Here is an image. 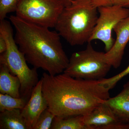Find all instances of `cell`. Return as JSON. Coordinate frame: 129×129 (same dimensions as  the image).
Segmentation results:
<instances>
[{
	"instance_id": "obj_1",
	"label": "cell",
	"mask_w": 129,
	"mask_h": 129,
	"mask_svg": "<svg viewBox=\"0 0 129 129\" xmlns=\"http://www.w3.org/2000/svg\"><path fill=\"white\" fill-rule=\"evenodd\" d=\"M41 79L48 108L56 117L85 115L110 97V89L100 80L77 78L63 73H44Z\"/></svg>"
},
{
	"instance_id": "obj_2",
	"label": "cell",
	"mask_w": 129,
	"mask_h": 129,
	"mask_svg": "<svg viewBox=\"0 0 129 129\" xmlns=\"http://www.w3.org/2000/svg\"><path fill=\"white\" fill-rule=\"evenodd\" d=\"M9 19L15 29L14 39L28 63L49 74L63 73L69 58L63 50L56 31L11 16Z\"/></svg>"
},
{
	"instance_id": "obj_3",
	"label": "cell",
	"mask_w": 129,
	"mask_h": 129,
	"mask_svg": "<svg viewBox=\"0 0 129 129\" xmlns=\"http://www.w3.org/2000/svg\"><path fill=\"white\" fill-rule=\"evenodd\" d=\"M91 0H71L64 7L55 29L72 46L89 42L98 17Z\"/></svg>"
},
{
	"instance_id": "obj_4",
	"label": "cell",
	"mask_w": 129,
	"mask_h": 129,
	"mask_svg": "<svg viewBox=\"0 0 129 129\" xmlns=\"http://www.w3.org/2000/svg\"><path fill=\"white\" fill-rule=\"evenodd\" d=\"M0 34L5 37L7 45L6 50L1 54L0 64H5L12 74L18 77L21 83V97L28 101L32 90L39 81L37 69H31L28 66L15 41L10 22L5 19L1 21Z\"/></svg>"
},
{
	"instance_id": "obj_5",
	"label": "cell",
	"mask_w": 129,
	"mask_h": 129,
	"mask_svg": "<svg viewBox=\"0 0 129 129\" xmlns=\"http://www.w3.org/2000/svg\"><path fill=\"white\" fill-rule=\"evenodd\" d=\"M88 43L85 50L72 54L63 73L77 78L100 80L104 78L112 66L106 60L105 52L95 50L91 42Z\"/></svg>"
},
{
	"instance_id": "obj_6",
	"label": "cell",
	"mask_w": 129,
	"mask_h": 129,
	"mask_svg": "<svg viewBox=\"0 0 129 129\" xmlns=\"http://www.w3.org/2000/svg\"><path fill=\"white\" fill-rule=\"evenodd\" d=\"M69 0H19L16 16L29 22L55 28L58 19Z\"/></svg>"
},
{
	"instance_id": "obj_7",
	"label": "cell",
	"mask_w": 129,
	"mask_h": 129,
	"mask_svg": "<svg viewBox=\"0 0 129 129\" xmlns=\"http://www.w3.org/2000/svg\"><path fill=\"white\" fill-rule=\"evenodd\" d=\"M99 16L89 42L99 40L103 42L106 52L112 47L115 40L112 32L120 21L129 17V9L117 5L98 8Z\"/></svg>"
},
{
	"instance_id": "obj_8",
	"label": "cell",
	"mask_w": 129,
	"mask_h": 129,
	"mask_svg": "<svg viewBox=\"0 0 129 129\" xmlns=\"http://www.w3.org/2000/svg\"><path fill=\"white\" fill-rule=\"evenodd\" d=\"M114 31L116 34V40L112 47L105 52L106 60L112 67L117 69L120 67L125 48L129 41V17L115 26Z\"/></svg>"
},
{
	"instance_id": "obj_9",
	"label": "cell",
	"mask_w": 129,
	"mask_h": 129,
	"mask_svg": "<svg viewBox=\"0 0 129 129\" xmlns=\"http://www.w3.org/2000/svg\"><path fill=\"white\" fill-rule=\"evenodd\" d=\"M42 84L41 79L32 90L30 98L25 107L21 109V114L28 129H33L40 115L48 107L42 92Z\"/></svg>"
},
{
	"instance_id": "obj_10",
	"label": "cell",
	"mask_w": 129,
	"mask_h": 129,
	"mask_svg": "<svg viewBox=\"0 0 129 129\" xmlns=\"http://www.w3.org/2000/svg\"><path fill=\"white\" fill-rule=\"evenodd\" d=\"M83 121L88 129H101L104 126L120 120L111 109L103 102L83 115Z\"/></svg>"
},
{
	"instance_id": "obj_11",
	"label": "cell",
	"mask_w": 129,
	"mask_h": 129,
	"mask_svg": "<svg viewBox=\"0 0 129 129\" xmlns=\"http://www.w3.org/2000/svg\"><path fill=\"white\" fill-rule=\"evenodd\" d=\"M104 102L111 109L119 120L129 123V81L123 85L120 93Z\"/></svg>"
},
{
	"instance_id": "obj_12",
	"label": "cell",
	"mask_w": 129,
	"mask_h": 129,
	"mask_svg": "<svg viewBox=\"0 0 129 129\" xmlns=\"http://www.w3.org/2000/svg\"><path fill=\"white\" fill-rule=\"evenodd\" d=\"M0 64V92L13 97H21L20 80L10 72L6 66Z\"/></svg>"
},
{
	"instance_id": "obj_13",
	"label": "cell",
	"mask_w": 129,
	"mask_h": 129,
	"mask_svg": "<svg viewBox=\"0 0 129 129\" xmlns=\"http://www.w3.org/2000/svg\"><path fill=\"white\" fill-rule=\"evenodd\" d=\"M0 129H28L21 109L6 110L0 113Z\"/></svg>"
},
{
	"instance_id": "obj_14",
	"label": "cell",
	"mask_w": 129,
	"mask_h": 129,
	"mask_svg": "<svg viewBox=\"0 0 129 129\" xmlns=\"http://www.w3.org/2000/svg\"><path fill=\"white\" fill-rule=\"evenodd\" d=\"M52 129H88L83 121V115L66 117H55Z\"/></svg>"
},
{
	"instance_id": "obj_15",
	"label": "cell",
	"mask_w": 129,
	"mask_h": 129,
	"mask_svg": "<svg viewBox=\"0 0 129 129\" xmlns=\"http://www.w3.org/2000/svg\"><path fill=\"white\" fill-rule=\"evenodd\" d=\"M28 100L23 97L17 98L7 94H0V112L15 109H22L25 107Z\"/></svg>"
},
{
	"instance_id": "obj_16",
	"label": "cell",
	"mask_w": 129,
	"mask_h": 129,
	"mask_svg": "<svg viewBox=\"0 0 129 129\" xmlns=\"http://www.w3.org/2000/svg\"><path fill=\"white\" fill-rule=\"evenodd\" d=\"M55 117L53 113L47 108L40 115L33 129H51Z\"/></svg>"
},
{
	"instance_id": "obj_17",
	"label": "cell",
	"mask_w": 129,
	"mask_h": 129,
	"mask_svg": "<svg viewBox=\"0 0 129 129\" xmlns=\"http://www.w3.org/2000/svg\"><path fill=\"white\" fill-rule=\"evenodd\" d=\"M19 0H0V20L5 19L8 13L16 12Z\"/></svg>"
},
{
	"instance_id": "obj_18",
	"label": "cell",
	"mask_w": 129,
	"mask_h": 129,
	"mask_svg": "<svg viewBox=\"0 0 129 129\" xmlns=\"http://www.w3.org/2000/svg\"><path fill=\"white\" fill-rule=\"evenodd\" d=\"M129 74V64L122 72L109 78H103L100 80L101 83L109 89H113L117 83L124 77Z\"/></svg>"
},
{
	"instance_id": "obj_19",
	"label": "cell",
	"mask_w": 129,
	"mask_h": 129,
	"mask_svg": "<svg viewBox=\"0 0 129 129\" xmlns=\"http://www.w3.org/2000/svg\"><path fill=\"white\" fill-rule=\"evenodd\" d=\"M101 129H129V123L119 121L104 126Z\"/></svg>"
},
{
	"instance_id": "obj_20",
	"label": "cell",
	"mask_w": 129,
	"mask_h": 129,
	"mask_svg": "<svg viewBox=\"0 0 129 129\" xmlns=\"http://www.w3.org/2000/svg\"><path fill=\"white\" fill-rule=\"evenodd\" d=\"M95 6L98 8L101 7L108 6L113 5V0H91Z\"/></svg>"
},
{
	"instance_id": "obj_21",
	"label": "cell",
	"mask_w": 129,
	"mask_h": 129,
	"mask_svg": "<svg viewBox=\"0 0 129 129\" xmlns=\"http://www.w3.org/2000/svg\"><path fill=\"white\" fill-rule=\"evenodd\" d=\"M7 48V45L5 37L0 34V53L2 54L6 51Z\"/></svg>"
},
{
	"instance_id": "obj_22",
	"label": "cell",
	"mask_w": 129,
	"mask_h": 129,
	"mask_svg": "<svg viewBox=\"0 0 129 129\" xmlns=\"http://www.w3.org/2000/svg\"><path fill=\"white\" fill-rule=\"evenodd\" d=\"M113 5L127 8H129V0H113Z\"/></svg>"
},
{
	"instance_id": "obj_23",
	"label": "cell",
	"mask_w": 129,
	"mask_h": 129,
	"mask_svg": "<svg viewBox=\"0 0 129 129\" xmlns=\"http://www.w3.org/2000/svg\"><path fill=\"white\" fill-rule=\"evenodd\" d=\"M69 1H71V0H69Z\"/></svg>"
}]
</instances>
